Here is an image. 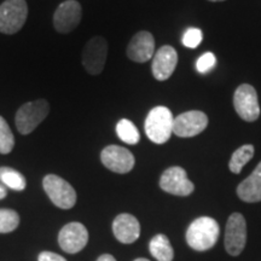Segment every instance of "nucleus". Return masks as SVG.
Masks as SVG:
<instances>
[{"label":"nucleus","instance_id":"1","mask_svg":"<svg viewBox=\"0 0 261 261\" xmlns=\"http://www.w3.org/2000/svg\"><path fill=\"white\" fill-rule=\"evenodd\" d=\"M220 228L213 218L201 217L190 224L187 231V242L194 250L211 249L219 238Z\"/></svg>","mask_w":261,"mask_h":261},{"label":"nucleus","instance_id":"2","mask_svg":"<svg viewBox=\"0 0 261 261\" xmlns=\"http://www.w3.org/2000/svg\"><path fill=\"white\" fill-rule=\"evenodd\" d=\"M173 117L167 107L159 106L150 110L145 119L144 129L148 138L155 144H165L173 133Z\"/></svg>","mask_w":261,"mask_h":261},{"label":"nucleus","instance_id":"3","mask_svg":"<svg viewBox=\"0 0 261 261\" xmlns=\"http://www.w3.org/2000/svg\"><path fill=\"white\" fill-rule=\"evenodd\" d=\"M50 112V106L45 99L24 103L17 110L15 123L21 135H31L40 123L46 119Z\"/></svg>","mask_w":261,"mask_h":261},{"label":"nucleus","instance_id":"4","mask_svg":"<svg viewBox=\"0 0 261 261\" xmlns=\"http://www.w3.org/2000/svg\"><path fill=\"white\" fill-rule=\"evenodd\" d=\"M28 16L25 0H5L0 5V33L12 35L23 27Z\"/></svg>","mask_w":261,"mask_h":261},{"label":"nucleus","instance_id":"5","mask_svg":"<svg viewBox=\"0 0 261 261\" xmlns=\"http://www.w3.org/2000/svg\"><path fill=\"white\" fill-rule=\"evenodd\" d=\"M42 187L52 203L62 210H70L76 203V191L74 188L56 174H48L42 180Z\"/></svg>","mask_w":261,"mask_h":261},{"label":"nucleus","instance_id":"6","mask_svg":"<svg viewBox=\"0 0 261 261\" xmlns=\"http://www.w3.org/2000/svg\"><path fill=\"white\" fill-rule=\"evenodd\" d=\"M233 107L238 116L247 122H254L260 116L259 98L252 85L242 84L233 94Z\"/></svg>","mask_w":261,"mask_h":261},{"label":"nucleus","instance_id":"7","mask_svg":"<svg viewBox=\"0 0 261 261\" xmlns=\"http://www.w3.org/2000/svg\"><path fill=\"white\" fill-rule=\"evenodd\" d=\"M247 242V223L241 213L228 217L225 228V248L230 255H240Z\"/></svg>","mask_w":261,"mask_h":261},{"label":"nucleus","instance_id":"8","mask_svg":"<svg viewBox=\"0 0 261 261\" xmlns=\"http://www.w3.org/2000/svg\"><path fill=\"white\" fill-rule=\"evenodd\" d=\"M108 42L103 37H93L85 45L83 51V65L91 75H99L106 67Z\"/></svg>","mask_w":261,"mask_h":261},{"label":"nucleus","instance_id":"9","mask_svg":"<svg viewBox=\"0 0 261 261\" xmlns=\"http://www.w3.org/2000/svg\"><path fill=\"white\" fill-rule=\"evenodd\" d=\"M208 116L200 110L182 113L173 121V133L180 138H191L198 136L207 128Z\"/></svg>","mask_w":261,"mask_h":261},{"label":"nucleus","instance_id":"10","mask_svg":"<svg viewBox=\"0 0 261 261\" xmlns=\"http://www.w3.org/2000/svg\"><path fill=\"white\" fill-rule=\"evenodd\" d=\"M160 188L174 196H189L195 190L194 182L189 180L185 169L178 166L169 167L162 173Z\"/></svg>","mask_w":261,"mask_h":261},{"label":"nucleus","instance_id":"11","mask_svg":"<svg viewBox=\"0 0 261 261\" xmlns=\"http://www.w3.org/2000/svg\"><path fill=\"white\" fill-rule=\"evenodd\" d=\"M100 161L114 173L125 174L135 167V156L126 148L119 145H108L100 152Z\"/></svg>","mask_w":261,"mask_h":261},{"label":"nucleus","instance_id":"12","mask_svg":"<svg viewBox=\"0 0 261 261\" xmlns=\"http://www.w3.org/2000/svg\"><path fill=\"white\" fill-rule=\"evenodd\" d=\"M83 16V9L76 0H65L54 15V27L58 33L67 34L77 27Z\"/></svg>","mask_w":261,"mask_h":261},{"label":"nucleus","instance_id":"13","mask_svg":"<svg viewBox=\"0 0 261 261\" xmlns=\"http://www.w3.org/2000/svg\"><path fill=\"white\" fill-rule=\"evenodd\" d=\"M89 242V231L81 223H69L62 228L58 234V243L64 252L79 253Z\"/></svg>","mask_w":261,"mask_h":261},{"label":"nucleus","instance_id":"14","mask_svg":"<svg viewBox=\"0 0 261 261\" xmlns=\"http://www.w3.org/2000/svg\"><path fill=\"white\" fill-rule=\"evenodd\" d=\"M127 57L137 63H145L155 55V39L150 32L142 31L133 35L127 46Z\"/></svg>","mask_w":261,"mask_h":261},{"label":"nucleus","instance_id":"15","mask_svg":"<svg viewBox=\"0 0 261 261\" xmlns=\"http://www.w3.org/2000/svg\"><path fill=\"white\" fill-rule=\"evenodd\" d=\"M178 63V54L174 47L165 45L152 57L151 70L156 80L165 81L172 76Z\"/></svg>","mask_w":261,"mask_h":261},{"label":"nucleus","instance_id":"16","mask_svg":"<svg viewBox=\"0 0 261 261\" xmlns=\"http://www.w3.org/2000/svg\"><path fill=\"white\" fill-rule=\"evenodd\" d=\"M113 232L116 240L121 243L130 244L136 242L140 234L139 221L128 213L117 215L113 221Z\"/></svg>","mask_w":261,"mask_h":261},{"label":"nucleus","instance_id":"17","mask_svg":"<svg viewBox=\"0 0 261 261\" xmlns=\"http://www.w3.org/2000/svg\"><path fill=\"white\" fill-rule=\"evenodd\" d=\"M237 195L241 200L248 203L261 202V162L252 174L238 185Z\"/></svg>","mask_w":261,"mask_h":261},{"label":"nucleus","instance_id":"18","mask_svg":"<svg viewBox=\"0 0 261 261\" xmlns=\"http://www.w3.org/2000/svg\"><path fill=\"white\" fill-rule=\"evenodd\" d=\"M149 249L151 255L158 261H172L174 257V252L169 242L168 237L166 234H156V236L150 241Z\"/></svg>","mask_w":261,"mask_h":261},{"label":"nucleus","instance_id":"19","mask_svg":"<svg viewBox=\"0 0 261 261\" xmlns=\"http://www.w3.org/2000/svg\"><path fill=\"white\" fill-rule=\"evenodd\" d=\"M0 181L6 188L15 191H23L27 187V181L23 175L10 167H0Z\"/></svg>","mask_w":261,"mask_h":261},{"label":"nucleus","instance_id":"20","mask_svg":"<svg viewBox=\"0 0 261 261\" xmlns=\"http://www.w3.org/2000/svg\"><path fill=\"white\" fill-rule=\"evenodd\" d=\"M254 156V146L252 144H246L242 145L241 148H238L236 151L233 152L231 156L230 162H228V168L230 171L238 174L242 171V168L247 165Z\"/></svg>","mask_w":261,"mask_h":261},{"label":"nucleus","instance_id":"21","mask_svg":"<svg viewBox=\"0 0 261 261\" xmlns=\"http://www.w3.org/2000/svg\"><path fill=\"white\" fill-rule=\"evenodd\" d=\"M116 135L126 144L136 145L140 140L139 130L135 126V123L127 119H122L116 125Z\"/></svg>","mask_w":261,"mask_h":261},{"label":"nucleus","instance_id":"22","mask_svg":"<svg viewBox=\"0 0 261 261\" xmlns=\"http://www.w3.org/2000/svg\"><path fill=\"white\" fill-rule=\"evenodd\" d=\"M15 146V137L4 117L0 116V154H10Z\"/></svg>","mask_w":261,"mask_h":261},{"label":"nucleus","instance_id":"23","mask_svg":"<svg viewBox=\"0 0 261 261\" xmlns=\"http://www.w3.org/2000/svg\"><path fill=\"white\" fill-rule=\"evenodd\" d=\"M19 225V215L14 210H0V233L15 231Z\"/></svg>","mask_w":261,"mask_h":261},{"label":"nucleus","instance_id":"24","mask_svg":"<svg viewBox=\"0 0 261 261\" xmlns=\"http://www.w3.org/2000/svg\"><path fill=\"white\" fill-rule=\"evenodd\" d=\"M203 39V33L198 28H188L182 35V44L189 48H196Z\"/></svg>","mask_w":261,"mask_h":261},{"label":"nucleus","instance_id":"25","mask_svg":"<svg viewBox=\"0 0 261 261\" xmlns=\"http://www.w3.org/2000/svg\"><path fill=\"white\" fill-rule=\"evenodd\" d=\"M215 63H217V60H215L214 54L207 52V54L202 55L197 60V62H196V69H197L198 73L205 74L213 69Z\"/></svg>","mask_w":261,"mask_h":261},{"label":"nucleus","instance_id":"26","mask_svg":"<svg viewBox=\"0 0 261 261\" xmlns=\"http://www.w3.org/2000/svg\"><path fill=\"white\" fill-rule=\"evenodd\" d=\"M39 261H67L63 256L58 255L56 253L51 252H42L38 257Z\"/></svg>","mask_w":261,"mask_h":261},{"label":"nucleus","instance_id":"27","mask_svg":"<svg viewBox=\"0 0 261 261\" xmlns=\"http://www.w3.org/2000/svg\"><path fill=\"white\" fill-rule=\"evenodd\" d=\"M97 261H116L115 257L113 255H110V254H103V255H100L98 257Z\"/></svg>","mask_w":261,"mask_h":261},{"label":"nucleus","instance_id":"28","mask_svg":"<svg viewBox=\"0 0 261 261\" xmlns=\"http://www.w3.org/2000/svg\"><path fill=\"white\" fill-rule=\"evenodd\" d=\"M6 195H8V191H6V187H5V185H3L2 182H0V200L5 198Z\"/></svg>","mask_w":261,"mask_h":261},{"label":"nucleus","instance_id":"29","mask_svg":"<svg viewBox=\"0 0 261 261\" xmlns=\"http://www.w3.org/2000/svg\"><path fill=\"white\" fill-rule=\"evenodd\" d=\"M135 261H150V260L145 259V257H139V259H136Z\"/></svg>","mask_w":261,"mask_h":261},{"label":"nucleus","instance_id":"30","mask_svg":"<svg viewBox=\"0 0 261 261\" xmlns=\"http://www.w3.org/2000/svg\"><path fill=\"white\" fill-rule=\"evenodd\" d=\"M208 2H213V3H218V2H225V0H208Z\"/></svg>","mask_w":261,"mask_h":261}]
</instances>
